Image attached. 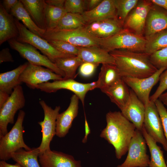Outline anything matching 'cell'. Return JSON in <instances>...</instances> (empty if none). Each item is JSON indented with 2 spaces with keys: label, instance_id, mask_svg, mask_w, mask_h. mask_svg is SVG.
Wrapping results in <instances>:
<instances>
[{
  "label": "cell",
  "instance_id": "cell-1",
  "mask_svg": "<svg viewBox=\"0 0 167 167\" xmlns=\"http://www.w3.org/2000/svg\"><path fill=\"white\" fill-rule=\"evenodd\" d=\"M106 120V126L100 136L114 147L116 157L120 159L128 151L136 128L120 111L109 112Z\"/></svg>",
  "mask_w": 167,
  "mask_h": 167
},
{
  "label": "cell",
  "instance_id": "cell-2",
  "mask_svg": "<svg viewBox=\"0 0 167 167\" xmlns=\"http://www.w3.org/2000/svg\"><path fill=\"white\" fill-rule=\"evenodd\" d=\"M122 77L138 78L148 77L157 70L151 63L150 55L144 52L117 49L109 52Z\"/></svg>",
  "mask_w": 167,
  "mask_h": 167
},
{
  "label": "cell",
  "instance_id": "cell-3",
  "mask_svg": "<svg viewBox=\"0 0 167 167\" xmlns=\"http://www.w3.org/2000/svg\"><path fill=\"white\" fill-rule=\"evenodd\" d=\"M146 42L144 36L123 28L110 36L100 39L99 46L109 52L117 49L144 52Z\"/></svg>",
  "mask_w": 167,
  "mask_h": 167
},
{
  "label": "cell",
  "instance_id": "cell-4",
  "mask_svg": "<svg viewBox=\"0 0 167 167\" xmlns=\"http://www.w3.org/2000/svg\"><path fill=\"white\" fill-rule=\"evenodd\" d=\"M25 113L20 110L16 122L11 130L0 138V159L6 161L11 158L12 154L21 149H31L25 143L23 139V126Z\"/></svg>",
  "mask_w": 167,
  "mask_h": 167
},
{
  "label": "cell",
  "instance_id": "cell-5",
  "mask_svg": "<svg viewBox=\"0 0 167 167\" xmlns=\"http://www.w3.org/2000/svg\"><path fill=\"white\" fill-rule=\"evenodd\" d=\"M43 38L47 41H65L79 47L99 46L100 39L89 34L84 27L72 30L47 31Z\"/></svg>",
  "mask_w": 167,
  "mask_h": 167
},
{
  "label": "cell",
  "instance_id": "cell-6",
  "mask_svg": "<svg viewBox=\"0 0 167 167\" xmlns=\"http://www.w3.org/2000/svg\"><path fill=\"white\" fill-rule=\"evenodd\" d=\"M15 21L19 32V36L15 38L16 40L22 43L29 44L38 49L53 63L59 58L74 56L60 52L48 41L31 32L15 18Z\"/></svg>",
  "mask_w": 167,
  "mask_h": 167
},
{
  "label": "cell",
  "instance_id": "cell-7",
  "mask_svg": "<svg viewBox=\"0 0 167 167\" xmlns=\"http://www.w3.org/2000/svg\"><path fill=\"white\" fill-rule=\"evenodd\" d=\"M25 103L22 87L19 85L14 89L7 101L0 108V138L8 132V124L14 123L15 113L24 107Z\"/></svg>",
  "mask_w": 167,
  "mask_h": 167
},
{
  "label": "cell",
  "instance_id": "cell-8",
  "mask_svg": "<svg viewBox=\"0 0 167 167\" xmlns=\"http://www.w3.org/2000/svg\"><path fill=\"white\" fill-rule=\"evenodd\" d=\"M146 144L142 132L136 129L126 159L117 167H148L150 159L147 153Z\"/></svg>",
  "mask_w": 167,
  "mask_h": 167
},
{
  "label": "cell",
  "instance_id": "cell-9",
  "mask_svg": "<svg viewBox=\"0 0 167 167\" xmlns=\"http://www.w3.org/2000/svg\"><path fill=\"white\" fill-rule=\"evenodd\" d=\"M11 48L18 52L21 56L32 65L44 66L63 78L64 73L46 56L41 54L31 45L18 41L15 38L8 41Z\"/></svg>",
  "mask_w": 167,
  "mask_h": 167
},
{
  "label": "cell",
  "instance_id": "cell-10",
  "mask_svg": "<svg viewBox=\"0 0 167 167\" xmlns=\"http://www.w3.org/2000/svg\"><path fill=\"white\" fill-rule=\"evenodd\" d=\"M96 81L83 83L78 82L74 79H69L48 82L38 85L36 88L49 93L54 92L62 89H65L73 92L79 98L83 106L87 93L95 89Z\"/></svg>",
  "mask_w": 167,
  "mask_h": 167
},
{
  "label": "cell",
  "instance_id": "cell-11",
  "mask_svg": "<svg viewBox=\"0 0 167 167\" xmlns=\"http://www.w3.org/2000/svg\"><path fill=\"white\" fill-rule=\"evenodd\" d=\"M39 104L44 113L43 121L38 122L41 128L42 133L41 141L38 147L40 154L50 150V143L56 135V120L61 107L59 106H56L53 109L44 100L40 101Z\"/></svg>",
  "mask_w": 167,
  "mask_h": 167
},
{
  "label": "cell",
  "instance_id": "cell-12",
  "mask_svg": "<svg viewBox=\"0 0 167 167\" xmlns=\"http://www.w3.org/2000/svg\"><path fill=\"white\" fill-rule=\"evenodd\" d=\"M145 108L143 126L146 131L157 143L161 144L165 151L167 152V141L155 102L150 101L145 106Z\"/></svg>",
  "mask_w": 167,
  "mask_h": 167
},
{
  "label": "cell",
  "instance_id": "cell-13",
  "mask_svg": "<svg viewBox=\"0 0 167 167\" xmlns=\"http://www.w3.org/2000/svg\"><path fill=\"white\" fill-rule=\"evenodd\" d=\"M167 68L163 67L158 69L153 74L147 78L124 77L122 79L145 106L150 101L149 95L152 88L159 81L161 75Z\"/></svg>",
  "mask_w": 167,
  "mask_h": 167
},
{
  "label": "cell",
  "instance_id": "cell-14",
  "mask_svg": "<svg viewBox=\"0 0 167 167\" xmlns=\"http://www.w3.org/2000/svg\"><path fill=\"white\" fill-rule=\"evenodd\" d=\"M63 77L50 69L42 66L28 63L21 74L19 80L30 88L34 89L37 86L50 80H62Z\"/></svg>",
  "mask_w": 167,
  "mask_h": 167
},
{
  "label": "cell",
  "instance_id": "cell-15",
  "mask_svg": "<svg viewBox=\"0 0 167 167\" xmlns=\"http://www.w3.org/2000/svg\"><path fill=\"white\" fill-rule=\"evenodd\" d=\"M153 4L151 0H139L126 19L123 28L143 36L147 16Z\"/></svg>",
  "mask_w": 167,
  "mask_h": 167
},
{
  "label": "cell",
  "instance_id": "cell-16",
  "mask_svg": "<svg viewBox=\"0 0 167 167\" xmlns=\"http://www.w3.org/2000/svg\"><path fill=\"white\" fill-rule=\"evenodd\" d=\"M129 98L121 110L123 115L142 132L145 112V106L131 89Z\"/></svg>",
  "mask_w": 167,
  "mask_h": 167
},
{
  "label": "cell",
  "instance_id": "cell-17",
  "mask_svg": "<svg viewBox=\"0 0 167 167\" xmlns=\"http://www.w3.org/2000/svg\"><path fill=\"white\" fill-rule=\"evenodd\" d=\"M38 159L41 167H82L72 155L51 149L40 154Z\"/></svg>",
  "mask_w": 167,
  "mask_h": 167
},
{
  "label": "cell",
  "instance_id": "cell-18",
  "mask_svg": "<svg viewBox=\"0 0 167 167\" xmlns=\"http://www.w3.org/2000/svg\"><path fill=\"white\" fill-rule=\"evenodd\" d=\"M84 27L92 36L99 39L106 38L123 28V24L117 18H110L86 24Z\"/></svg>",
  "mask_w": 167,
  "mask_h": 167
},
{
  "label": "cell",
  "instance_id": "cell-19",
  "mask_svg": "<svg viewBox=\"0 0 167 167\" xmlns=\"http://www.w3.org/2000/svg\"><path fill=\"white\" fill-rule=\"evenodd\" d=\"M79 98L75 94L71 98L67 109L58 116L56 122V135L60 138L65 137L68 133L72 123L78 113Z\"/></svg>",
  "mask_w": 167,
  "mask_h": 167
},
{
  "label": "cell",
  "instance_id": "cell-20",
  "mask_svg": "<svg viewBox=\"0 0 167 167\" xmlns=\"http://www.w3.org/2000/svg\"><path fill=\"white\" fill-rule=\"evenodd\" d=\"M167 29V11L153 4L148 14L144 34L146 39Z\"/></svg>",
  "mask_w": 167,
  "mask_h": 167
},
{
  "label": "cell",
  "instance_id": "cell-21",
  "mask_svg": "<svg viewBox=\"0 0 167 167\" xmlns=\"http://www.w3.org/2000/svg\"><path fill=\"white\" fill-rule=\"evenodd\" d=\"M82 15L86 24L104 19L117 18L114 0H102L95 8L85 11Z\"/></svg>",
  "mask_w": 167,
  "mask_h": 167
},
{
  "label": "cell",
  "instance_id": "cell-22",
  "mask_svg": "<svg viewBox=\"0 0 167 167\" xmlns=\"http://www.w3.org/2000/svg\"><path fill=\"white\" fill-rule=\"evenodd\" d=\"M77 56L84 62L115 64L114 60L109 53L98 46L79 47Z\"/></svg>",
  "mask_w": 167,
  "mask_h": 167
},
{
  "label": "cell",
  "instance_id": "cell-23",
  "mask_svg": "<svg viewBox=\"0 0 167 167\" xmlns=\"http://www.w3.org/2000/svg\"><path fill=\"white\" fill-rule=\"evenodd\" d=\"M19 32L15 18L7 12L0 3V45L8 40L16 38Z\"/></svg>",
  "mask_w": 167,
  "mask_h": 167
},
{
  "label": "cell",
  "instance_id": "cell-24",
  "mask_svg": "<svg viewBox=\"0 0 167 167\" xmlns=\"http://www.w3.org/2000/svg\"><path fill=\"white\" fill-rule=\"evenodd\" d=\"M101 91L106 94L111 101L120 110L127 101L130 93V90L122 78L111 86Z\"/></svg>",
  "mask_w": 167,
  "mask_h": 167
},
{
  "label": "cell",
  "instance_id": "cell-25",
  "mask_svg": "<svg viewBox=\"0 0 167 167\" xmlns=\"http://www.w3.org/2000/svg\"><path fill=\"white\" fill-rule=\"evenodd\" d=\"M28 62L21 65L11 71L0 74V92L10 95L14 89L20 85V76Z\"/></svg>",
  "mask_w": 167,
  "mask_h": 167
},
{
  "label": "cell",
  "instance_id": "cell-26",
  "mask_svg": "<svg viewBox=\"0 0 167 167\" xmlns=\"http://www.w3.org/2000/svg\"><path fill=\"white\" fill-rule=\"evenodd\" d=\"M32 19L40 28L46 31L45 0H20Z\"/></svg>",
  "mask_w": 167,
  "mask_h": 167
},
{
  "label": "cell",
  "instance_id": "cell-27",
  "mask_svg": "<svg viewBox=\"0 0 167 167\" xmlns=\"http://www.w3.org/2000/svg\"><path fill=\"white\" fill-rule=\"evenodd\" d=\"M122 78L115 64H102L95 88H99L101 91L111 86Z\"/></svg>",
  "mask_w": 167,
  "mask_h": 167
},
{
  "label": "cell",
  "instance_id": "cell-28",
  "mask_svg": "<svg viewBox=\"0 0 167 167\" xmlns=\"http://www.w3.org/2000/svg\"><path fill=\"white\" fill-rule=\"evenodd\" d=\"M10 13L15 19L21 21L29 31L43 38L46 31L36 24L20 0Z\"/></svg>",
  "mask_w": 167,
  "mask_h": 167
},
{
  "label": "cell",
  "instance_id": "cell-29",
  "mask_svg": "<svg viewBox=\"0 0 167 167\" xmlns=\"http://www.w3.org/2000/svg\"><path fill=\"white\" fill-rule=\"evenodd\" d=\"M142 133L148 145L151 155L148 167H167L163 152L157 142L147 132L143 126Z\"/></svg>",
  "mask_w": 167,
  "mask_h": 167
},
{
  "label": "cell",
  "instance_id": "cell-30",
  "mask_svg": "<svg viewBox=\"0 0 167 167\" xmlns=\"http://www.w3.org/2000/svg\"><path fill=\"white\" fill-rule=\"evenodd\" d=\"M39 154L38 147L29 151L21 149L12 154L11 158L23 167H41L38 160Z\"/></svg>",
  "mask_w": 167,
  "mask_h": 167
},
{
  "label": "cell",
  "instance_id": "cell-31",
  "mask_svg": "<svg viewBox=\"0 0 167 167\" xmlns=\"http://www.w3.org/2000/svg\"><path fill=\"white\" fill-rule=\"evenodd\" d=\"M83 62L77 56H74L58 58L54 63L64 73L63 79H74L77 68Z\"/></svg>",
  "mask_w": 167,
  "mask_h": 167
},
{
  "label": "cell",
  "instance_id": "cell-32",
  "mask_svg": "<svg viewBox=\"0 0 167 167\" xmlns=\"http://www.w3.org/2000/svg\"><path fill=\"white\" fill-rule=\"evenodd\" d=\"M146 39L144 53L150 55L167 47V29L157 32Z\"/></svg>",
  "mask_w": 167,
  "mask_h": 167
},
{
  "label": "cell",
  "instance_id": "cell-33",
  "mask_svg": "<svg viewBox=\"0 0 167 167\" xmlns=\"http://www.w3.org/2000/svg\"><path fill=\"white\" fill-rule=\"evenodd\" d=\"M66 13L64 7L54 6L47 4L45 13L46 31L55 29Z\"/></svg>",
  "mask_w": 167,
  "mask_h": 167
},
{
  "label": "cell",
  "instance_id": "cell-34",
  "mask_svg": "<svg viewBox=\"0 0 167 167\" xmlns=\"http://www.w3.org/2000/svg\"><path fill=\"white\" fill-rule=\"evenodd\" d=\"M86 24L82 14L66 13L54 30H72L83 27Z\"/></svg>",
  "mask_w": 167,
  "mask_h": 167
},
{
  "label": "cell",
  "instance_id": "cell-35",
  "mask_svg": "<svg viewBox=\"0 0 167 167\" xmlns=\"http://www.w3.org/2000/svg\"><path fill=\"white\" fill-rule=\"evenodd\" d=\"M139 1L138 0H114L117 18L123 25L126 19Z\"/></svg>",
  "mask_w": 167,
  "mask_h": 167
},
{
  "label": "cell",
  "instance_id": "cell-36",
  "mask_svg": "<svg viewBox=\"0 0 167 167\" xmlns=\"http://www.w3.org/2000/svg\"><path fill=\"white\" fill-rule=\"evenodd\" d=\"M48 42L60 52L65 54L77 56L79 47L76 46L68 42L59 40H49Z\"/></svg>",
  "mask_w": 167,
  "mask_h": 167
},
{
  "label": "cell",
  "instance_id": "cell-37",
  "mask_svg": "<svg viewBox=\"0 0 167 167\" xmlns=\"http://www.w3.org/2000/svg\"><path fill=\"white\" fill-rule=\"evenodd\" d=\"M150 59L152 64L158 69L167 67V47L151 55Z\"/></svg>",
  "mask_w": 167,
  "mask_h": 167
},
{
  "label": "cell",
  "instance_id": "cell-38",
  "mask_svg": "<svg viewBox=\"0 0 167 167\" xmlns=\"http://www.w3.org/2000/svg\"><path fill=\"white\" fill-rule=\"evenodd\" d=\"M86 6V0H66L64 7L67 13L82 14Z\"/></svg>",
  "mask_w": 167,
  "mask_h": 167
},
{
  "label": "cell",
  "instance_id": "cell-39",
  "mask_svg": "<svg viewBox=\"0 0 167 167\" xmlns=\"http://www.w3.org/2000/svg\"><path fill=\"white\" fill-rule=\"evenodd\" d=\"M159 85L154 94L150 97V101L155 102L167 90V68L161 75Z\"/></svg>",
  "mask_w": 167,
  "mask_h": 167
},
{
  "label": "cell",
  "instance_id": "cell-40",
  "mask_svg": "<svg viewBox=\"0 0 167 167\" xmlns=\"http://www.w3.org/2000/svg\"><path fill=\"white\" fill-rule=\"evenodd\" d=\"M161 119L164 134L167 141V110L164 105L158 99L154 102ZM167 164V159L166 162Z\"/></svg>",
  "mask_w": 167,
  "mask_h": 167
},
{
  "label": "cell",
  "instance_id": "cell-41",
  "mask_svg": "<svg viewBox=\"0 0 167 167\" xmlns=\"http://www.w3.org/2000/svg\"><path fill=\"white\" fill-rule=\"evenodd\" d=\"M99 65L92 63L84 62L79 67V74L84 77H90L93 74Z\"/></svg>",
  "mask_w": 167,
  "mask_h": 167
},
{
  "label": "cell",
  "instance_id": "cell-42",
  "mask_svg": "<svg viewBox=\"0 0 167 167\" xmlns=\"http://www.w3.org/2000/svg\"><path fill=\"white\" fill-rule=\"evenodd\" d=\"M14 60L8 48L3 49L0 52V63L3 62H13Z\"/></svg>",
  "mask_w": 167,
  "mask_h": 167
},
{
  "label": "cell",
  "instance_id": "cell-43",
  "mask_svg": "<svg viewBox=\"0 0 167 167\" xmlns=\"http://www.w3.org/2000/svg\"><path fill=\"white\" fill-rule=\"evenodd\" d=\"M19 1L18 0H3L2 3L6 11L9 13Z\"/></svg>",
  "mask_w": 167,
  "mask_h": 167
},
{
  "label": "cell",
  "instance_id": "cell-44",
  "mask_svg": "<svg viewBox=\"0 0 167 167\" xmlns=\"http://www.w3.org/2000/svg\"><path fill=\"white\" fill-rule=\"evenodd\" d=\"M66 0H46V3L48 5L60 7H64Z\"/></svg>",
  "mask_w": 167,
  "mask_h": 167
},
{
  "label": "cell",
  "instance_id": "cell-45",
  "mask_svg": "<svg viewBox=\"0 0 167 167\" xmlns=\"http://www.w3.org/2000/svg\"><path fill=\"white\" fill-rule=\"evenodd\" d=\"M102 0H86V6L88 8L87 11L91 10L97 6Z\"/></svg>",
  "mask_w": 167,
  "mask_h": 167
},
{
  "label": "cell",
  "instance_id": "cell-46",
  "mask_svg": "<svg viewBox=\"0 0 167 167\" xmlns=\"http://www.w3.org/2000/svg\"><path fill=\"white\" fill-rule=\"evenodd\" d=\"M154 4L158 6L167 11V0H151Z\"/></svg>",
  "mask_w": 167,
  "mask_h": 167
},
{
  "label": "cell",
  "instance_id": "cell-47",
  "mask_svg": "<svg viewBox=\"0 0 167 167\" xmlns=\"http://www.w3.org/2000/svg\"><path fill=\"white\" fill-rule=\"evenodd\" d=\"M85 134L82 140L83 143H85L87 140L88 136L90 133V130L85 114Z\"/></svg>",
  "mask_w": 167,
  "mask_h": 167
},
{
  "label": "cell",
  "instance_id": "cell-48",
  "mask_svg": "<svg viewBox=\"0 0 167 167\" xmlns=\"http://www.w3.org/2000/svg\"><path fill=\"white\" fill-rule=\"evenodd\" d=\"M10 95L7 93L0 92V108L6 102Z\"/></svg>",
  "mask_w": 167,
  "mask_h": 167
},
{
  "label": "cell",
  "instance_id": "cell-49",
  "mask_svg": "<svg viewBox=\"0 0 167 167\" xmlns=\"http://www.w3.org/2000/svg\"><path fill=\"white\" fill-rule=\"evenodd\" d=\"M0 167H23L19 164L16 163L15 164H9L5 161H0Z\"/></svg>",
  "mask_w": 167,
  "mask_h": 167
},
{
  "label": "cell",
  "instance_id": "cell-50",
  "mask_svg": "<svg viewBox=\"0 0 167 167\" xmlns=\"http://www.w3.org/2000/svg\"><path fill=\"white\" fill-rule=\"evenodd\" d=\"M158 99L167 107V92L162 93Z\"/></svg>",
  "mask_w": 167,
  "mask_h": 167
}]
</instances>
